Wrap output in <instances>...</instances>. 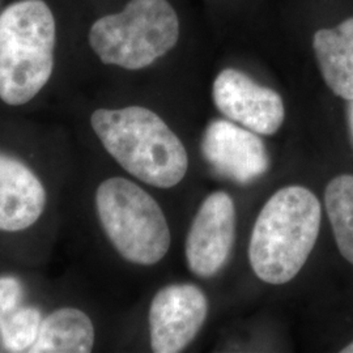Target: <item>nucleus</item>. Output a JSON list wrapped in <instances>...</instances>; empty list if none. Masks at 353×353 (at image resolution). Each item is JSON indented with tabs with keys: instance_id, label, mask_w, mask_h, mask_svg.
Returning a JSON list of instances; mask_svg holds the SVG:
<instances>
[{
	"instance_id": "1",
	"label": "nucleus",
	"mask_w": 353,
	"mask_h": 353,
	"mask_svg": "<svg viewBox=\"0 0 353 353\" xmlns=\"http://www.w3.org/2000/svg\"><path fill=\"white\" fill-rule=\"evenodd\" d=\"M90 123L114 160L144 183L170 189L186 176L189 157L182 141L150 109H99Z\"/></svg>"
},
{
	"instance_id": "2",
	"label": "nucleus",
	"mask_w": 353,
	"mask_h": 353,
	"mask_svg": "<svg viewBox=\"0 0 353 353\" xmlns=\"http://www.w3.org/2000/svg\"><path fill=\"white\" fill-rule=\"evenodd\" d=\"M322 207L303 186L279 190L265 203L252 228L249 259L255 275L280 285L294 278L316 246Z\"/></svg>"
},
{
	"instance_id": "3",
	"label": "nucleus",
	"mask_w": 353,
	"mask_h": 353,
	"mask_svg": "<svg viewBox=\"0 0 353 353\" xmlns=\"http://www.w3.org/2000/svg\"><path fill=\"white\" fill-rule=\"evenodd\" d=\"M57 26L43 0H17L0 13V100L26 105L54 70Z\"/></svg>"
},
{
	"instance_id": "4",
	"label": "nucleus",
	"mask_w": 353,
	"mask_h": 353,
	"mask_svg": "<svg viewBox=\"0 0 353 353\" xmlns=\"http://www.w3.org/2000/svg\"><path fill=\"white\" fill-rule=\"evenodd\" d=\"M179 20L168 0H130L122 12L99 19L89 45L102 63L141 70L176 46Z\"/></svg>"
},
{
	"instance_id": "5",
	"label": "nucleus",
	"mask_w": 353,
	"mask_h": 353,
	"mask_svg": "<svg viewBox=\"0 0 353 353\" xmlns=\"http://www.w3.org/2000/svg\"><path fill=\"white\" fill-rule=\"evenodd\" d=\"M96 210L115 250L135 265L159 263L170 248L164 212L151 195L122 176L103 181L96 191Z\"/></svg>"
},
{
	"instance_id": "6",
	"label": "nucleus",
	"mask_w": 353,
	"mask_h": 353,
	"mask_svg": "<svg viewBox=\"0 0 353 353\" xmlns=\"http://www.w3.org/2000/svg\"><path fill=\"white\" fill-rule=\"evenodd\" d=\"M208 301L194 284H172L159 290L150 307L152 351L182 352L201 331Z\"/></svg>"
},
{
	"instance_id": "7",
	"label": "nucleus",
	"mask_w": 353,
	"mask_h": 353,
	"mask_svg": "<svg viewBox=\"0 0 353 353\" xmlns=\"http://www.w3.org/2000/svg\"><path fill=\"white\" fill-rule=\"evenodd\" d=\"M212 96L220 113L255 134L274 135L284 122V102L278 92L259 85L236 68L217 75Z\"/></svg>"
},
{
	"instance_id": "8",
	"label": "nucleus",
	"mask_w": 353,
	"mask_h": 353,
	"mask_svg": "<svg viewBox=\"0 0 353 353\" xmlns=\"http://www.w3.org/2000/svg\"><path fill=\"white\" fill-rule=\"evenodd\" d=\"M236 208L230 195L216 191L205 198L186 240L188 265L196 276L210 278L227 263L234 242Z\"/></svg>"
},
{
	"instance_id": "9",
	"label": "nucleus",
	"mask_w": 353,
	"mask_h": 353,
	"mask_svg": "<svg viewBox=\"0 0 353 353\" xmlns=\"http://www.w3.org/2000/svg\"><path fill=\"white\" fill-rule=\"evenodd\" d=\"M202 153L214 172L239 183H249L265 174L270 164L261 138L227 119H216L207 126Z\"/></svg>"
},
{
	"instance_id": "10",
	"label": "nucleus",
	"mask_w": 353,
	"mask_h": 353,
	"mask_svg": "<svg viewBox=\"0 0 353 353\" xmlns=\"http://www.w3.org/2000/svg\"><path fill=\"white\" fill-rule=\"evenodd\" d=\"M46 190L21 160L0 152V232L34 225L46 207Z\"/></svg>"
},
{
	"instance_id": "11",
	"label": "nucleus",
	"mask_w": 353,
	"mask_h": 353,
	"mask_svg": "<svg viewBox=\"0 0 353 353\" xmlns=\"http://www.w3.org/2000/svg\"><path fill=\"white\" fill-rule=\"evenodd\" d=\"M321 74L334 94L353 99V17L334 29H321L313 38Z\"/></svg>"
},
{
	"instance_id": "12",
	"label": "nucleus",
	"mask_w": 353,
	"mask_h": 353,
	"mask_svg": "<svg viewBox=\"0 0 353 353\" xmlns=\"http://www.w3.org/2000/svg\"><path fill=\"white\" fill-rule=\"evenodd\" d=\"M94 345V327L84 312L62 307L42 319L30 353H89Z\"/></svg>"
},
{
	"instance_id": "13",
	"label": "nucleus",
	"mask_w": 353,
	"mask_h": 353,
	"mask_svg": "<svg viewBox=\"0 0 353 353\" xmlns=\"http://www.w3.org/2000/svg\"><path fill=\"white\" fill-rule=\"evenodd\" d=\"M325 205L336 246L353 265V176L343 174L328 183Z\"/></svg>"
},
{
	"instance_id": "14",
	"label": "nucleus",
	"mask_w": 353,
	"mask_h": 353,
	"mask_svg": "<svg viewBox=\"0 0 353 353\" xmlns=\"http://www.w3.org/2000/svg\"><path fill=\"white\" fill-rule=\"evenodd\" d=\"M42 323L36 307H19L0 323V338L8 352H29L36 343Z\"/></svg>"
},
{
	"instance_id": "15",
	"label": "nucleus",
	"mask_w": 353,
	"mask_h": 353,
	"mask_svg": "<svg viewBox=\"0 0 353 353\" xmlns=\"http://www.w3.org/2000/svg\"><path fill=\"white\" fill-rule=\"evenodd\" d=\"M23 285L13 276L0 278V323L20 307Z\"/></svg>"
},
{
	"instance_id": "16",
	"label": "nucleus",
	"mask_w": 353,
	"mask_h": 353,
	"mask_svg": "<svg viewBox=\"0 0 353 353\" xmlns=\"http://www.w3.org/2000/svg\"><path fill=\"white\" fill-rule=\"evenodd\" d=\"M347 119H348V126L351 131V137L353 141V99L348 100V106H347Z\"/></svg>"
},
{
	"instance_id": "17",
	"label": "nucleus",
	"mask_w": 353,
	"mask_h": 353,
	"mask_svg": "<svg viewBox=\"0 0 353 353\" xmlns=\"http://www.w3.org/2000/svg\"><path fill=\"white\" fill-rule=\"evenodd\" d=\"M341 353H353V341L351 344H348L345 348H343Z\"/></svg>"
}]
</instances>
